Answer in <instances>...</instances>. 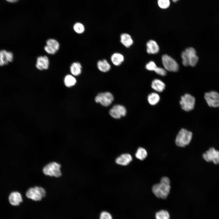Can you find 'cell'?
<instances>
[{
	"label": "cell",
	"mask_w": 219,
	"mask_h": 219,
	"mask_svg": "<svg viewBox=\"0 0 219 219\" xmlns=\"http://www.w3.org/2000/svg\"><path fill=\"white\" fill-rule=\"evenodd\" d=\"M170 182L167 177L162 178L158 183L153 185L152 190L153 193L158 198L166 199L169 195L170 189Z\"/></svg>",
	"instance_id": "6da1fadb"
},
{
	"label": "cell",
	"mask_w": 219,
	"mask_h": 219,
	"mask_svg": "<svg viewBox=\"0 0 219 219\" xmlns=\"http://www.w3.org/2000/svg\"><path fill=\"white\" fill-rule=\"evenodd\" d=\"M182 63L185 66H195L197 64L198 57L196 54L195 49L193 47H189L183 51L181 55Z\"/></svg>",
	"instance_id": "7a4b0ae2"
},
{
	"label": "cell",
	"mask_w": 219,
	"mask_h": 219,
	"mask_svg": "<svg viewBox=\"0 0 219 219\" xmlns=\"http://www.w3.org/2000/svg\"><path fill=\"white\" fill-rule=\"evenodd\" d=\"M192 133L182 128L176 137L175 143L176 145L181 147H184L190 142L192 137Z\"/></svg>",
	"instance_id": "3957f363"
},
{
	"label": "cell",
	"mask_w": 219,
	"mask_h": 219,
	"mask_svg": "<svg viewBox=\"0 0 219 219\" xmlns=\"http://www.w3.org/2000/svg\"><path fill=\"white\" fill-rule=\"evenodd\" d=\"M46 195V192L43 188L35 186L29 188L26 191L27 197L35 201L41 200Z\"/></svg>",
	"instance_id": "277c9868"
},
{
	"label": "cell",
	"mask_w": 219,
	"mask_h": 219,
	"mask_svg": "<svg viewBox=\"0 0 219 219\" xmlns=\"http://www.w3.org/2000/svg\"><path fill=\"white\" fill-rule=\"evenodd\" d=\"M61 165L56 162H50L45 165L43 169L44 174L50 176L58 177L61 176Z\"/></svg>",
	"instance_id": "5b68a950"
},
{
	"label": "cell",
	"mask_w": 219,
	"mask_h": 219,
	"mask_svg": "<svg viewBox=\"0 0 219 219\" xmlns=\"http://www.w3.org/2000/svg\"><path fill=\"white\" fill-rule=\"evenodd\" d=\"M180 104L182 109L189 111L193 110L195 102V98L189 94H186L181 98Z\"/></svg>",
	"instance_id": "8992f818"
},
{
	"label": "cell",
	"mask_w": 219,
	"mask_h": 219,
	"mask_svg": "<svg viewBox=\"0 0 219 219\" xmlns=\"http://www.w3.org/2000/svg\"><path fill=\"white\" fill-rule=\"evenodd\" d=\"M162 61L166 70L172 72L178 71L179 67L178 63L170 56L166 54L163 55L162 57Z\"/></svg>",
	"instance_id": "52a82bcc"
},
{
	"label": "cell",
	"mask_w": 219,
	"mask_h": 219,
	"mask_svg": "<svg viewBox=\"0 0 219 219\" xmlns=\"http://www.w3.org/2000/svg\"><path fill=\"white\" fill-rule=\"evenodd\" d=\"M204 98L208 105L214 108L219 107V93L215 91L205 93Z\"/></svg>",
	"instance_id": "ba28073f"
},
{
	"label": "cell",
	"mask_w": 219,
	"mask_h": 219,
	"mask_svg": "<svg viewBox=\"0 0 219 219\" xmlns=\"http://www.w3.org/2000/svg\"><path fill=\"white\" fill-rule=\"evenodd\" d=\"M113 100V97L109 92H106L99 93L95 98V101L105 106L110 105Z\"/></svg>",
	"instance_id": "9c48e42d"
},
{
	"label": "cell",
	"mask_w": 219,
	"mask_h": 219,
	"mask_svg": "<svg viewBox=\"0 0 219 219\" xmlns=\"http://www.w3.org/2000/svg\"><path fill=\"white\" fill-rule=\"evenodd\" d=\"M203 158L207 162H212L215 164H219V151L211 148L203 154Z\"/></svg>",
	"instance_id": "30bf717a"
},
{
	"label": "cell",
	"mask_w": 219,
	"mask_h": 219,
	"mask_svg": "<svg viewBox=\"0 0 219 219\" xmlns=\"http://www.w3.org/2000/svg\"><path fill=\"white\" fill-rule=\"evenodd\" d=\"M46 45L44 47V50L48 54H55L58 50L60 45L55 39H49L46 42Z\"/></svg>",
	"instance_id": "8fae6325"
},
{
	"label": "cell",
	"mask_w": 219,
	"mask_h": 219,
	"mask_svg": "<svg viewBox=\"0 0 219 219\" xmlns=\"http://www.w3.org/2000/svg\"><path fill=\"white\" fill-rule=\"evenodd\" d=\"M126 110L123 106L116 105L114 106L109 111L110 115L115 119H119L124 116L126 114Z\"/></svg>",
	"instance_id": "7c38bea8"
},
{
	"label": "cell",
	"mask_w": 219,
	"mask_h": 219,
	"mask_svg": "<svg viewBox=\"0 0 219 219\" xmlns=\"http://www.w3.org/2000/svg\"><path fill=\"white\" fill-rule=\"evenodd\" d=\"M13 58V54L11 52L5 50L0 51V66L7 64L12 61Z\"/></svg>",
	"instance_id": "4fadbf2b"
},
{
	"label": "cell",
	"mask_w": 219,
	"mask_h": 219,
	"mask_svg": "<svg viewBox=\"0 0 219 219\" xmlns=\"http://www.w3.org/2000/svg\"><path fill=\"white\" fill-rule=\"evenodd\" d=\"M49 65V58L46 56H40L37 58L36 67L40 70H47Z\"/></svg>",
	"instance_id": "5bb4252c"
},
{
	"label": "cell",
	"mask_w": 219,
	"mask_h": 219,
	"mask_svg": "<svg viewBox=\"0 0 219 219\" xmlns=\"http://www.w3.org/2000/svg\"><path fill=\"white\" fill-rule=\"evenodd\" d=\"M9 200L10 204L13 206H17L23 201L21 194L17 192L11 193L9 196Z\"/></svg>",
	"instance_id": "9a60e30c"
},
{
	"label": "cell",
	"mask_w": 219,
	"mask_h": 219,
	"mask_svg": "<svg viewBox=\"0 0 219 219\" xmlns=\"http://www.w3.org/2000/svg\"><path fill=\"white\" fill-rule=\"evenodd\" d=\"M132 158L131 156L127 153L123 154L121 155L116 160V164L121 165H127L132 161Z\"/></svg>",
	"instance_id": "2e32d148"
},
{
	"label": "cell",
	"mask_w": 219,
	"mask_h": 219,
	"mask_svg": "<svg viewBox=\"0 0 219 219\" xmlns=\"http://www.w3.org/2000/svg\"><path fill=\"white\" fill-rule=\"evenodd\" d=\"M120 41L125 47L129 48L133 43V40L131 36L127 33H124L120 36Z\"/></svg>",
	"instance_id": "e0dca14e"
},
{
	"label": "cell",
	"mask_w": 219,
	"mask_h": 219,
	"mask_svg": "<svg viewBox=\"0 0 219 219\" xmlns=\"http://www.w3.org/2000/svg\"><path fill=\"white\" fill-rule=\"evenodd\" d=\"M147 52L149 54H155L159 51V47L157 43L154 40H150L146 44Z\"/></svg>",
	"instance_id": "ac0fdd59"
},
{
	"label": "cell",
	"mask_w": 219,
	"mask_h": 219,
	"mask_svg": "<svg viewBox=\"0 0 219 219\" xmlns=\"http://www.w3.org/2000/svg\"><path fill=\"white\" fill-rule=\"evenodd\" d=\"M110 59L113 65L116 66H119L124 61V57L122 54L116 52L112 54Z\"/></svg>",
	"instance_id": "d6986e66"
},
{
	"label": "cell",
	"mask_w": 219,
	"mask_h": 219,
	"mask_svg": "<svg viewBox=\"0 0 219 219\" xmlns=\"http://www.w3.org/2000/svg\"><path fill=\"white\" fill-rule=\"evenodd\" d=\"M97 67L99 71L103 72L108 71L111 68L110 64L105 59L100 60L97 62Z\"/></svg>",
	"instance_id": "ffe728a7"
},
{
	"label": "cell",
	"mask_w": 219,
	"mask_h": 219,
	"mask_svg": "<svg viewBox=\"0 0 219 219\" xmlns=\"http://www.w3.org/2000/svg\"><path fill=\"white\" fill-rule=\"evenodd\" d=\"M165 84L161 80L158 79L154 80L151 83L152 88L158 92H162L165 88Z\"/></svg>",
	"instance_id": "44dd1931"
},
{
	"label": "cell",
	"mask_w": 219,
	"mask_h": 219,
	"mask_svg": "<svg viewBox=\"0 0 219 219\" xmlns=\"http://www.w3.org/2000/svg\"><path fill=\"white\" fill-rule=\"evenodd\" d=\"M82 68V66L80 63L78 62H74L71 65L70 71L72 75L77 76L81 73Z\"/></svg>",
	"instance_id": "7402d4cb"
},
{
	"label": "cell",
	"mask_w": 219,
	"mask_h": 219,
	"mask_svg": "<svg viewBox=\"0 0 219 219\" xmlns=\"http://www.w3.org/2000/svg\"><path fill=\"white\" fill-rule=\"evenodd\" d=\"M64 82L66 86L70 87L75 84L76 82V80L75 78L72 75H68L64 77Z\"/></svg>",
	"instance_id": "603a6c76"
},
{
	"label": "cell",
	"mask_w": 219,
	"mask_h": 219,
	"mask_svg": "<svg viewBox=\"0 0 219 219\" xmlns=\"http://www.w3.org/2000/svg\"><path fill=\"white\" fill-rule=\"evenodd\" d=\"M160 96L157 93L152 92L149 94L148 97V100L149 103L152 105L157 104L160 100Z\"/></svg>",
	"instance_id": "cb8c5ba5"
},
{
	"label": "cell",
	"mask_w": 219,
	"mask_h": 219,
	"mask_svg": "<svg viewBox=\"0 0 219 219\" xmlns=\"http://www.w3.org/2000/svg\"><path fill=\"white\" fill-rule=\"evenodd\" d=\"M156 219H170V215L166 210H161L156 212L155 215Z\"/></svg>",
	"instance_id": "d4e9b609"
},
{
	"label": "cell",
	"mask_w": 219,
	"mask_h": 219,
	"mask_svg": "<svg viewBox=\"0 0 219 219\" xmlns=\"http://www.w3.org/2000/svg\"><path fill=\"white\" fill-rule=\"evenodd\" d=\"M135 155L137 159L141 160H143L147 157V152L144 148L140 147L137 149Z\"/></svg>",
	"instance_id": "484cf974"
},
{
	"label": "cell",
	"mask_w": 219,
	"mask_h": 219,
	"mask_svg": "<svg viewBox=\"0 0 219 219\" xmlns=\"http://www.w3.org/2000/svg\"><path fill=\"white\" fill-rule=\"evenodd\" d=\"M75 31L78 34H82L85 31V28L84 25L80 23H75L73 26Z\"/></svg>",
	"instance_id": "4316f807"
},
{
	"label": "cell",
	"mask_w": 219,
	"mask_h": 219,
	"mask_svg": "<svg viewBox=\"0 0 219 219\" xmlns=\"http://www.w3.org/2000/svg\"><path fill=\"white\" fill-rule=\"evenodd\" d=\"M158 3L161 8L166 9L169 6L170 2L169 0H158Z\"/></svg>",
	"instance_id": "83f0119b"
},
{
	"label": "cell",
	"mask_w": 219,
	"mask_h": 219,
	"mask_svg": "<svg viewBox=\"0 0 219 219\" xmlns=\"http://www.w3.org/2000/svg\"><path fill=\"white\" fill-rule=\"evenodd\" d=\"M157 66L155 63L153 61H151L147 64L145 66L146 68L150 71H154Z\"/></svg>",
	"instance_id": "f1b7e54d"
},
{
	"label": "cell",
	"mask_w": 219,
	"mask_h": 219,
	"mask_svg": "<svg viewBox=\"0 0 219 219\" xmlns=\"http://www.w3.org/2000/svg\"><path fill=\"white\" fill-rule=\"evenodd\" d=\"M99 219H112V217L109 212L104 211L101 213Z\"/></svg>",
	"instance_id": "f546056e"
},
{
	"label": "cell",
	"mask_w": 219,
	"mask_h": 219,
	"mask_svg": "<svg viewBox=\"0 0 219 219\" xmlns=\"http://www.w3.org/2000/svg\"><path fill=\"white\" fill-rule=\"evenodd\" d=\"M154 71L158 74L162 76L165 75L167 73L165 69L160 67H157Z\"/></svg>",
	"instance_id": "4dcf8cb0"
},
{
	"label": "cell",
	"mask_w": 219,
	"mask_h": 219,
	"mask_svg": "<svg viewBox=\"0 0 219 219\" xmlns=\"http://www.w3.org/2000/svg\"><path fill=\"white\" fill-rule=\"evenodd\" d=\"M7 2L11 3H14L17 2L19 0H5Z\"/></svg>",
	"instance_id": "1f68e13d"
},
{
	"label": "cell",
	"mask_w": 219,
	"mask_h": 219,
	"mask_svg": "<svg viewBox=\"0 0 219 219\" xmlns=\"http://www.w3.org/2000/svg\"><path fill=\"white\" fill-rule=\"evenodd\" d=\"M172 1H173L174 2H176L177 1L179 0H172Z\"/></svg>",
	"instance_id": "d6a6232c"
}]
</instances>
